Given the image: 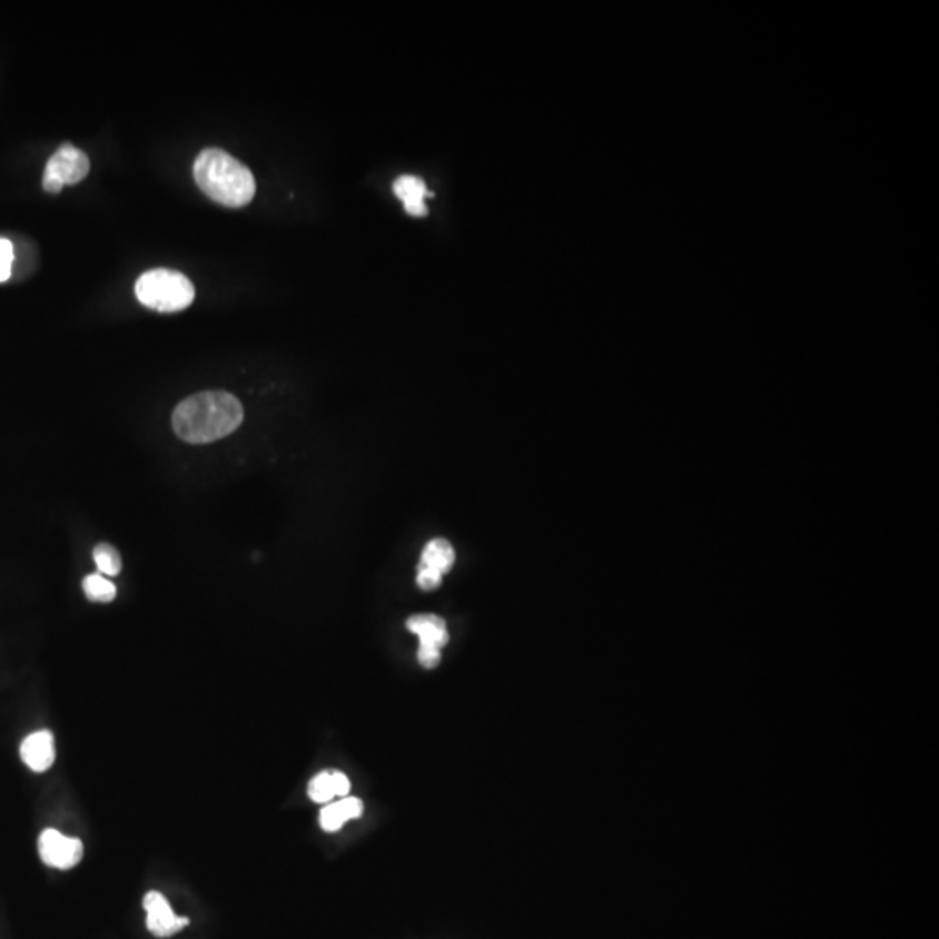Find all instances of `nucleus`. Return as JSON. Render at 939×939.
<instances>
[{"instance_id":"f257e3e1","label":"nucleus","mask_w":939,"mask_h":939,"mask_svg":"<svg viewBox=\"0 0 939 939\" xmlns=\"http://www.w3.org/2000/svg\"><path fill=\"white\" fill-rule=\"evenodd\" d=\"M244 422L239 398L228 392H200L172 413V431L188 444H211L234 434Z\"/></svg>"},{"instance_id":"f03ea898","label":"nucleus","mask_w":939,"mask_h":939,"mask_svg":"<svg viewBox=\"0 0 939 939\" xmlns=\"http://www.w3.org/2000/svg\"><path fill=\"white\" fill-rule=\"evenodd\" d=\"M194 178L200 190L221 206H247L256 194L255 176L249 168L219 148L200 151L194 164Z\"/></svg>"},{"instance_id":"7ed1b4c3","label":"nucleus","mask_w":939,"mask_h":939,"mask_svg":"<svg viewBox=\"0 0 939 939\" xmlns=\"http://www.w3.org/2000/svg\"><path fill=\"white\" fill-rule=\"evenodd\" d=\"M135 291L145 307L162 314L185 310L196 299V287L190 279L166 268L145 271L136 283Z\"/></svg>"},{"instance_id":"20e7f679","label":"nucleus","mask_w":939,"mask_h":939,"mask_svg":"<svg viewBox=\"0 0 939 939\" xmlns=\"http://www.w3.org/2000/svg\"><path fill=\"white\" fill-rule=\"evenodd\" d=\"M91 162L85 151L72 145H61L57 154L48 160L42 187L49 194H58L65 185L79 184L88 176Z\"/></svg>"},{"instance_id":"39448f33","label":"nucleus","mask_w":939,"mask_h":939,"mask_svg":"<svg viewBox=\"0 0 939 939\" xmlns=\"http://www.w3.org/2000/svg\"><path fill=\"white\" fill-rule=\"evenodd\" d=\"M407 630L419 637V665L435 669L441 663V649L449 642L446 621L435 614H416L407 620Z\"/></svg>"},{"instance_id":"423d86ee","label":"nucleus","mask_w":939,"mask_h":939,"mask_svg":"<svg viewBox=\"0 0 939 939\" xmlns=\"http://www.w3.org/2000/svg\"><path fill=\"white\" fill-rule=\"evenodd\" d=\"M454 559L456 555H454L453 545L447 540L444 537L432 540L423 550L422 561H419L418 577H416L419 589L425 592L438 589L444 574L453 567Z\"/></svg>"},{"instance_id":"0eeeda50","label":"nucleus","mask_w":939,"mask_h":939,"mask_svg":"<svg viewBox=\"0 0 939 939\" xmlns=\"http://www.w3.org/2000/svg\"><path fill=\"white\" fill-rule=\"evenodd\" d=\"M39 854L48 867L70 870L82 860L85 846H82L80 839H72V837L58 832V830L48 828L40 833Z\"/></svg>"},{"instance_id":"6e6552de","label":"nucleus","mask_w":939,"mask_h":939,"mask_svg":"<svg viewBox=\"0 0 939 939\" xmlns=\"http://www.w3.org/2000/svg\"><path fill=\"white\" fill-rule=\"evenodd\" d=\"M145 910H147V926L151 935L159 938H168L181 929L187 928L190 920L187 917H178L172 911L171 905L166 896L157 891H150L145 896Z\"/></svg>"},{"instance_id":"1a4fd4ad","label":"nucleus","mask_w":939,"mask_h":939,"mask_svg":"<svg viewBox=\"0 0 939 939\" xmlns=\"http://www.w3.org/2000/svg\"><path fill=\"white\" fill-rule=\"evenodd\" d=\"M20 755L24 764L32 771L46 772L55 764L57 750H55V737L51 731H37L24 738L20 747Z\"/></svg>"},{"instance_id":"9d476101","label":"nucleus","mask_w":939,"mask_h":939,"mask_svg":"<svg viewBox=\"0 0 939 939\" xmlns=\"http://www.w3.org/2000/svg\"><path fill=\"white\" fill-rule=\"evenodd\" d=\"M394 194L398 200H403L407 215L418 216V218L428 215L425 199L426 197H434V194L426 188L425 181L418 176H398L395 179Z\"/></svg>"},{"instance_id":"9b49d317","label":"nucleus","mask_w":939,"mask_h":939,"mask_svg":"<svg viewBox=\"0 0 939 939\" xmlns=\"http://www.w3.org/2000/svg\"><path fill=\"white\" fill-rule=\"evenodd\" d=\"M92 559H95L98 570L103 576H117L122 571V559H120L119 550L110 543H100L92 550Z\"/></svg>"},{"instance_id":"f8f14e48","label":"nucleus","mask_w":939,"mask_h":939,"mask_svg":"<svg viewBox=\"0 0 939 939\" xmlns=\"http://www.w3.org/2000/svg\"><path fill=\"white\" fill-rule=\"evenodd\" d=\"M82 586H85L89 601L112 602L117 595L116 585L107 580L103 574H89L85 577Z\"/></svg>"},{"instance_id":"ddd939ff","label":"nucleus","mask_w":939,"mask_h":939,"mask_svg":"<svg viewBox=\"0 0 939 939\" xmlns=\"http://www.w3.org/2000/svg\"><path fill=\"white\" fill-rule=\"evenodd\" d=\"M308 797L317 804H329L330 800L335 799V787H333L330 771L320 772L317 777L312 778L310 784H308Z\"/></svg>"},{"instance_id":"4468645a","label":"nucleus","mask_w":939,"mask_h":939,"mask_svg":"<svg viewBox=\"0 0 939 939\" xmlns=\"http://www.w3.org/2000/svg\"><path fill=\"white\" fill-rule=\"evenodd\" d=\"M345 823H347V820L343 817L338 802H335V804L324 805L323 811H320V827H323L326 832H338L339 828H342Z\"/></svg>"},{"instance_id":"2eb2a0df","label":"nucleus","mask_w":939,"mask_h":939,"mask_svg":"<svg viewBox=\"0 0 939 939\" xmlns=\"http://www.w3.org/2000/svg\"><path fill=\"white\" fill-rule=\"evenodd\" d=\"M12 261H14L12 244L0 237V283H6L11 277Z\"/></svg>"},{"instance_id":"dca6fc26","label":"nucleus","mask_w":939,"mask_h":939,"mask_svg":"<svg viewBox=\"0 0 939 939\" xmlns=\"http://www.w3.org/2000/svg\"><path fill=\"white\" fill-rule=\"evenodd\" d=\"M339 809H342L343 817L345 820H354V818L360 817L364 811L363 800L355 799V797H343L342 800L338 802Z\"/></svg>"},{"instance_id":"f3484780","label":"nucleus","mask_w":939,"mask_h":939,"mask_svg":"<svg viewBox=\"0 0 939 939\" xmlns=\"http://www.w3.org/2000/svg\"><path fill=\"white\" fill-rule=\"evenodd\" d=\"M330 778H333L335 795L347 797L348 792H350V781H348L347 774H343L339 771H330Z\"/></svg>"}]
</instances>
